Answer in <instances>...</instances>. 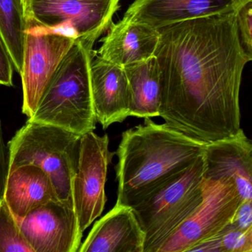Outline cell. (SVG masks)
<instances>
[{
  "mask_svg": "<svg viewBox=\"0 0 252 252\" xmlns=\"http://www.w3.org/2000/svg\"><path fill=\"white\" fill-rule=\"evenodd\" d=\"M199 206L165 240L157 252H189L231 223L242 202L234 180L203 178Z\"/></svg>",
  "mask_w": 252,
  "mask_h": 252,
  "instance_id": "cell-7",
  "label": "cell"
},
{
  "mask_svg": "<svg viewBox=\"0 0 252 252\" xmlns=\"http://www.w3.org/2000/svg\"><path fill=\"white\" fill-rule=\"evenodd\" d=\"M222 252H252V227L239 230L227 225L222 230Z\"/></svg>",
  "mask_w": 252,
  "mask_h": 252,
  "instance_id": "cell-20",
  "label": "cell"
},
{
  "mask_svg": "<svg viewBox=\"0 0 252 252\" xmlns=\"http://www.w3.org/2000/svg\"><path fill=\"white\" fill-rule=\"evenodd\" d=\"M222 231L193 246L189 252H222L221 249Z\"/></svg>",
  "mask_w": 252,
  "mask_h": 252,
  "instance_id": "cell-25",
  "label": "cell"
},
{
  "mask_svg": "<svg viewBox=\"0 0 252 252\" xmlns=\"http://www.w3.org/2000/svg\"><path fill=\"white\" fill-rule=\"evenodd\" d=\"M120 0H23L26 21L53 33L95 45L108 30Z\"/></svg>",
  "mask_w": 252,
  "mask_h": 252,
  "instance_id": "cell-6",
  "label": "cell"
},
{
  "mask_svg": "<svg viewBox=\"0 0 252 252\" xmlns=\"http://www.w3.org/2000/svg\"><path fill=\"white\" fill-rule=\"evenodd\" d=\"M115 155L116 153L109 150L107 134L99 136L92 131L81 137L72 196L82 232L101 216L105 207L107 170Z\"/></svg>",
  "mask_w": 252,
  "mask_h": 252,
  "instance_id": "cell-9",
  "label": "cell"
},
{
  "mask_svg": "<svg viewBox=\"0 0 252 252\" xmlns=\"http://www.w3.org/2000/svg\"><path fill=\"white\" fill-rule=\"evenodd\" d=\"M144 243L132 208L116 204L94 224L78 252H144Z\"/></svg>",
  "mask_w": 252,
  "mask_h": 252,
  "instance_id": "cell-14",
  "label": "cell"
},
{
  "mask_svg": "<svg viewBox=\"0 0 252 252\" xmlns=\"http://www.w3.org/2000/svg\"><path fill=\"white\" fill-rule=\"evenodd\" d=\"M26 26L23 0H0V36L19 73L23 65Z\"/></svg>",
  "mask_w": 252,
  "mask_h": 252,
  "instance_id": "cell-18",
  "label": "cell"
},
{
  "mask_svg": "<svg viewBox=\"0 0 252 252\" xmlns=\"http://www.w3.org/2000/svg\"><path fill=\"white\" fill-rule=\"evenodd\" d=\"M0 252H33L3 197L0 200Z\"/></svg>",
  "mask_w": 252,
  "mask_h": 252,
  "instance_id": "cell-19",
  "label": "cell"
},
{
  "mask_svg": "<svg viewBox=\"0 0 252 252\" xmlns=\"http://www.w3.org/2000/svg\"><path fill=\"white\" fill-rule=\"evenodd\" d=\"M206 144L149 118L124 132L116 153V204L132 207L189 167L203 154Z\"/></svg>",
  "mask_w": 252,
  "mask_h": 252,
  "instance_id": "cell-2",
  "label": "cell"
},
{
  "mask_svg": "<svg viewBox=\"0 0 252 252\" xmlns=\"http://www.w3.org/2000/svg\"><path fill=\"white\" fill-rule=\"evenodd\" d=\"M124 68L129 83V116L140 119L159 117L160 74L156 57Z\"/></svg>",
  "mask_w": 252,
  "mask_h": 252,
  "instance_id": "cell-17",
  "label": "cell"
},
{
  "mask_svg": "<svg viewBox=\"0 0 252 252\" xmlns=\"http://www.w3.org/2000/svg\"><path fill=\"white\" fill-rule=\"evenodd\" d=\"M248 0H135L123 19L155 29L221 13L232 12Z\"/></svg>",
  "mask_w": 252,
  "mask_h": 252,
  "instance_id": "cell-13",
  "label": "cell"
},
{
  "mask_svg": "<svg viewBox=\"0 0 252 252\" xmlns=\"http://www.w3.org/2000/svg\"><path fill=\"white\" fill-rule=\"evenodd\" d=\"M229 226L239 230H246L252 227V200L240 203Z\"/></svg>",
  "mask_w": 252,
  "mask_h": 252,
  "instance_id": "cell-22",
  "label": "cell"
},
{
  "mask_svg": "<svg viewBox=\"0 0 252 252\" xmlns=\"http://www.w3.org/2000/svg\"><path fill=\"white\" fill-rule=\"evenodd\" d=\"M91 83L95 119L103 129L129 117V83L124 67L103 60L94 51Z\"/></svg>",
  "mask_w": 252,
  "mask_h": 252,
  "instance_id": "cell-12",
  "label": "cell"
},
{
  "mask_svg": "<svg viewBox=\"0 0 252 252\" xmlns=\"http://www.w3.org/2000/svg\"><path fill=\"white\" fill-rule=\"evenodd\" d=\"M108 30L101 48L95 51L103 60L125 67L155 56L160 39L157 29L122 19Z\"/></svg>",
  "mask_w": 252,
  "mask_h": 252,
  "instance_id": "cell-15",
  "label": "cell"
},
{
  "mask_svg": "<svg viewBox=\"0 0 252 252\" xmlns=\"http://www.w3.org/2000/svg\"><path fill=\"white\" fill-rule=\"evenodd\" d=\"M33 252H78L82 232L74 206L51 200L19 221Z\"/></svg>",
  "mask_w": 252,
  "mask_h": 252,
  "instance_id": "cell-10",
  "label": "cell"
},
{
  "mask_svg": "<svg viewBox=\"0 0 252 252\" xmlns=\"http://www.w3.org/2000/svg\"><path fill=\"white\" fill-rule=\"evenodd\" d=\"M80 135L27 121L8 142L9 171L34 164L46 172L60 201L73 206L72 183L79 161Z\"/></svg>",
  "mask_w": 252,
  "mask_h": 252,
  "instance_id": "cell-4",
  "label": "cell"
},
{
  "mask_svg": "<svg viewBox=\"0 0 252 252\" xmlns=\"http://www.w3.org/2000/svg\"><path fill=\"white\" fill-rule=\"evenodd\" d=\"M203 172L202 154L185 170L132 206L145 236L144 252H157L165 240L199 206L203 198Z\"/></svg>",
  "mask_w": 252,
  "mask_h": 252,
  "instance_id": "cell-5",
  "label": "cell"
},
{
  "mask_svg": "<svg viewBox=\"0 0 252 252\" xmlns=\"http://www.w3.org/2000/svg\"><path fill=\"white\" fill-rule=\"evenodd\" d=\"M236 23L242 47L252 59V0H248L237 9Z\"/></svg>",
  "mask_w": 252,
  "mask_h": 252,
  "instance_id": "cell-21",
  "label": "cell"
},
{
  "mask_svg": "<svg viewBox=\"0 0 252 252\" xmlns=\"http://www.w3.org/2000/svg\"></svg>",
  "mask_w": 252,
  "mask_h": 252,
  "instance_id": "cell-26",
  "label": "cell"
},
{
  "mask_svg": "<svg viewBox=\"0 0 252 252\" xmlns=\"http://www.w3.org/2000/svg\"><path fill=\"white\" fill-rule=\"evenodd\" d=\"M236 11L158 28L159 117L187 136L211 143L242 130L240 92L252 61L240 43Z\"/></svg>",
  "mask_w": 252,
  "mask_h": 252,
  "instance_id": "cell-1",
  "label": "cell"
},
{
  "mask_svg": "<svg viewBox=\"0 0 252 252\" xmlns=\"http://www.w3.org/2000/svg\"><path fill=\"white\" fill-rule=\"evenodd\" d=\"M23 65L22 112L29 119L36 112L41 99L60 63L76 42L50 32L45 26L26 21Z\"/></svg>",
  "mask_w": 252,
  "mask_h": 252,
  "instance_id": "cell-8",
  "label": "cell"
},
{
  "mask_svg": "<svg viewBox=\"0 0 252 252\" xmlns=\"http://www.w3.org/2000/svg\"><path fill=\"white\" fill-rule=\"evenodd\" d=\"M203 178L234 180L242 201L252 200V144L243 129L230 138L207 143Z\"/></svg>",
  "mask_w": 252,
  "mask_h": 252,
  "instance_id": "cell-11",
  "label": "cell"
},
{
  "mask_svg": "<svg viewBox=\"0 0 252 252\" xmlns=\"http://www.w3.org/2000/svg\"><path fill=\"white\" fill-rule=\"evenodd\" d=\"M3 199L18 222L36 208L58 200L48 174L34 164L21 165L8 172Z\"/></svg>",
  "mask_w": 252,
  "mask_h": 252,
  "instance_id": "cell-16",
  "label": "cell"
},
{
  "mask_svg": "<svg viewBox=\"0 0 252 252\" xmlns=\"http://www.w3.org/2000/svg\"><path fill=\"white\" fill-rule=\"evenodd\" d=\"M8 172H9L8 148L4 141L2 121L0 119V200L3 197Z\"/></svg>",
  "mask_w": 252,
  "mask_h": 252,
  "instance_id": "cell-24",
  "label": "cell"
},
{
  "mask_svg": "<svg viewBox=\"0 0 252 252\" xmlns=\"http://www.w3.org/2000/svg\"><path fill=\"white\" fill-rule=\"evenodd\" d=\"M14 65L3 40L0 36V85L13 86Z\"/></svg>",
  "mask_w": 252,
  "mask_h": 252,
  "instance_id": "cell-23",
  "label": "cell"
},
{
  "mask_svg": "<svg viewBox=\"0 0 252 252\" xmlns=\"http://www.w3.org/2000/svg\"><path fill=\"white\" fill-rule=\"evenodd\" d=\"M94 45L76 41L60 63L31 122L82 135L96 125L91 83Z\"/></svg>",
  "mask_w": 252,
  "mask_h": 252,
  "instance_id": "cell-3",
  "label": "cell"
}]
</instances>
